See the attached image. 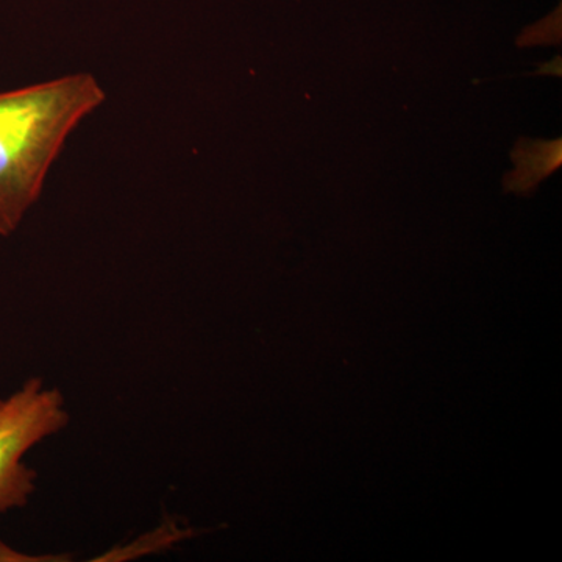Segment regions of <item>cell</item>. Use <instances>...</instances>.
Here are the masks:
<instances>
[{
  "label": "cell",
  "mask_w": 562,
  "mask_h": 562,
  "mask_svg": "<svg viewBox=\"0 0 562 562\" xmlns=\"http://www.w3.org/2000/svg\"><path fill=\"white\" fill-rule=\"evenodd\" d=\"M103 102L90 72L0 92V236L20 228L66 139Z\"/></svg>",
  "instance_id": "obj_1"
},
{
  "label": "cell",
  "mask_w": 562,
  "mask_h": 562,
  "mask_svg": "<svg viewBox=\"0 0 562 562\" xmlns=\"http://www.w3.org/2000/svg\"><path fill=\"white\" fill-rule=\"evenodd\" d=\"M69 412L57 387L27 380L0 405V513L24 508L36 491V472L24 462L33 447L68 427Z\"/></svg>",
  "instance_id": "obj_2"
},
{
  "label": "cell",
  "mask_w": 562,
  "mask_h": 562,
  "mask_svg": "<svg viewBox=\"0 0 562 562\" xmlns=\"http://www.w3.org/2000/svg\"><path fill=\"white\" fill-rule=\"evenodd\" d=\"M561 139L547 140V143L520 139L516 144V149L513 150L516 169L505 177L506 190L524 194L538 187L546 177L561 168Z\"/></svg>",
  "instance_id": "obj_3"
},
{
  "label": "cell",
  "mask_w": 562,
  "mask_h": 562,
  "mask_svg": "<svg viewBox=\"0 0 562 562\" xmlns=\"http://www.w3.org/2000/svg\"><path fill=\"white\" fill-rule=\"evenodd\" d=\"M24 554L14 552L9 546L0 541V561H27V558H22Z\"/></svg>",
  "instance_id": "obj_4"
},
{
  "label": "cell",
  "mask_w": 562,
  "mask_h": 562,
  "mask_svg": "<svg viewBox=\"0 0 562 562\" xmlns=\"http://www.w3.org/2000/svg\"><path fill=\"white\" fill-rule=\"evenodd\" d=\"M3 398H0V405H2Z\"/></svg>",
  "instance_id": "obj_5"
}]
</instances>
